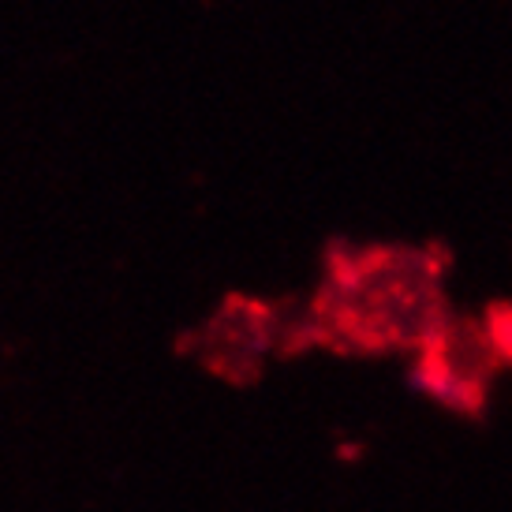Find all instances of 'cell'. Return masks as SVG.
Wrapping results in <instances>:
<instances>
[{"label": "cell", "instance_id": "cell-1", "mask_svg": "<svg viewBox=\"0 0 512 512\" xmlns=\"http://www.w3.org/2000/svg\"><path fill=\"white\" fill-rule=\"evenodd\" d=\"M419 385L441 397L445 404H453V408H471V404H479V382H471L468 374H460V370L449 363V359H438L430 356L419 363Z\"/></svg>", "mask_w": 512, "mask_h": 512}]
</instances>
